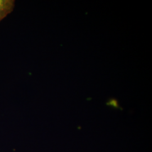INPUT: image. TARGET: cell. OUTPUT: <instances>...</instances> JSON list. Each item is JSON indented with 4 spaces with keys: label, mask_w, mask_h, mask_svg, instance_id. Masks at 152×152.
Wrapping results in <instances>:
<instances>
[{
    "label": "cell",
    "mask_w": 152,
    "mask_h": 152,
    "mask_svg": "<svg viewBox=\"0 0 152 152\" xmlns=\"http://www.w3.org/2000/svg\"><path fill=\"white\" fill-rule=\"evenodd\" d=\"M15 6V1L0 0V22L11 13Z\"/></svg>",
    "instance_id": "6da1fadb"
},
{
    "label": "cell",
    "mask_w": 152,
    "mask_h": 152,
    "mask_svg": "<svg viewBox=\"0 0 152 152\" xmlns=\"http://www.w3.org/2000/svg\"><path fill=\"white\" fill-rule=\"evenodd\" d=\"M106 104H107V105L109 106V107H112L114 108L120 109H121V110L122 109V108L120 107L118 100H116V99H114V98L110 99L107 102Z\"/></svg>",
    "instance_id": "7a4b0ae2"
}]
</instances>
